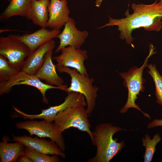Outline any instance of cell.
<instances>
[{"label": "cell", "mask_w": 162, "mask_h": 162, "mask_svg": "<svg viewBox=\"0 0 162 162\" xmlns=\"http://www.w3.org/2000/svg\"><path fill=\"white\" fill-rule=\"evenodd\" d=\"M131 7L133 11L131 14H129L128 9L124 18L114 19L109 16L108 22L99 28L117 26L120 39L134 47L132 42L134 39L131 34L134 29L142 27L147 31L159 32L162 29V2L156 0L149 4L133 3Z\"/></svg>", "instance_id": "cell-1"}, {"label": "cell", "mask_w": 162, "mask_h": 162, "mask_svg": "<svg viewBox=\"0 0 162 162\" xmlns=\"http://www.w3.org/2000/svg\"><path fill=\"white\" fill-rule=\"evenodd\" d=\"M126 130L111 123H103L97 125L92 132V144L96 147V154L89 159L88 162H109L125 146L124 140L118 142L114 139L116 133Z\"/></svg>", "instance_id": "cell-2"}, {"label": "cell", "mask_w": 162, "mask_h": 162, "mask_svg": "<svg viewBox=\"0 0 162 162\" xmlns=\"http://www.w3.org/2000/svg\"><path fill=\"white\" fill-rule=\"evenodd\" d=\"M149 55L145 60L142 65L140 68L134 66L131 68L127 72L119 73L121 77L124 80V86L128 89V97L127 102L120 110L119 112L124 113L127 112L130 108H135L141 112L146 117L151 119L149 115L143 112L139 106L136 104L135 101L138 98L137 96L140 92H143L145 88L144 84L145 79L143 78V72L144 69L147 67L149 58L155 53L154 51L153 46L151 44Z\"/></svg>", "instance_id": "cell-3"}, {"label": "cell", "mask_w": 162, "mask_h": 162, "mask_svg": "<svg viewBox=\"0 0 162 162\" xmlns=\"http://www.w3.org/2000/svg\"><path fill=\"white\" fill-rule=\"evenodd\" d=\"M83 105H76L68 108L59 112L54 121L57 132L62 134L65 130L74 128L86 132L93 139L91 126L88 119L89 116L87 109Z\"/></svg>", "instance_id": "cell-4"}, {"label": "cell", "mask_w": 162, "mask_h": 162, "mask_svg": "<svg viewBox=\"0 0 162 162\" xmlns=\"http://www.w3.org/2000/svg\"><path fill=\"white\" fill-rule=\"evenodd\" d=\"M56 68L58 72L67 73L71 78L70 84L67 88L66 92H77L85 96L87 104L86 109L90 116L95 107L98 97V88L93 85L94 79L80 74L74 68L62 67H56Z\"/></svg>", "instance_id": "cell-5"}, {"label": "cell", "mask_w": 162, "mask_h": 162, "mask_svg": "<svg viewBox=\"0 0 162 162\" xmlns=\"http://www.w3.org/2000/svg\"><path fill=\"white\" fill-rule=\"evenodd\" d=\"M17 36L12 34L0 37V54L6 57L12 66L21 71L25 60L31 52Z\"/></svg>", "instance_id": "cell-6"}, {"label": "cell", "mask_w": 162, "mask_h": 162, "mask_svg": "<svg viewBox=\"0 0 162 162\" xmlns=\"http://www.w3.org/2000/svg\"><path fill=\"white\" fill-rule=\"evenodd\" d=\"M25 85L31 86L38 89L42 96V100L46 104L49 103L46 97V91L51 89H57L66 92L67 85H63L55 86L48 85L41 82L35 75H32L21 70L11 76L6 82H0V94L8 93L12 87L15 86Z\"/></svg>", "instance_id": "cell-7"}, {"label": "cell", "mask_w": 162, "mask_h": 162, "mask_svg": "<svg viewBox=\"0 0 162 162\" xmlns=\"http://www.w3.org/2000/svg\"><path fill=\"white\" fill-rule=\"evenodd\" d=\"M18 122L16 127L26 130L30 135H36L40 138H49L55 142L63 151L65 149L64 140L62 134L58 133L54 123L43 119L38 121L33 120Z\"/></svg>", "instance_id": "cell-8"}, {"label": "cell", "mask_w": 162, "mask_h": 162, "mask_svg": "<svg viewBox=\"0 0 162 162\" xmlns=\"http://www.w3.org/2000/svg\"><path fill=\"white\" fill-rule=\"evenodd\" d=\"M87 106L85 96L82 94L74 92L68 93L64 102L61 104L54 106H50L49 108L42 110L41 112L38 114H26L18 108L13 107L14 110L20 115V116L26 120L29 119H42L50 122L54 121L57 115L59 112L66 109L76 105Z\"/></svg>", "instance_id": "cell-9"}, {"label": "cell", "mask_w": 162, "mask_h": 162, "mask_svg": "<svg viewBox=\"0 0 162 162\" xmlns=\"http://www.w3.org/2000/svg\"><path fill=\"white\" fill-rule=\"evenodd\" d=\"M61 54L53 58L57 62L56 67L75 69L81 74L88 75L84 62L88 58L86 51L68 46L61 49Z\"/></svg>", "instance_id": "cell-10"}, {"label": "cell", "mask_w": 162, "mask_h": 162, "mask_svg": "<svg viewBox=\"0 0 162 162\" xmlns=\"http://www.w3.org/2000/svg\"><path fill=\"white\" fill-rule=\"evenodd\" d=\"M88 35L87 31L78 30L74 20L69 17L63 31L57 37L60 40V44L55 52H58L62 49L68 46L80 49Z\"/></svg>", "instance_id": "cell-11"}, {"label": "cell", "mask_w": 162, "mask_h": 162, "mask_svg": "<svg viewBox=\"0 0 162 162\" xmlns=\"http://www.w3.org/2000/svg\"><path fill=\"white\" fill-rule=\"evenodd\" d=\"M12 141L20 142L25 146L31 147L36 151L46 154L56 155L65 158L66 155L56 142L38 137H32L26 135L21 136L12 135Z\"/></svg>", "instance_id": "cell-12"}, {"label": "cell", "mask_w": 162, "mask_h": 162, "mask_svg": "<svg viewBox=\"0 0 162 162\" xmlns=\"http://www.w3.org/2000/svg\"><path fill=\"white\" fill-rule=\"evenodd\" d=\"M47 27L60 29L68 21L70 11L66 0H50Z\"/></svg>", "instance_id": "cell-13"}, {"label": "cell", "mask_w": 162, "mask_h": 162, "mask_svg": "<svg viewBox=\"0 0 162 162\" xmlns=\"http://www.w3.org/2000/svg\"><path fill=\"white\" fill-rule=\"evenodd\" d=\"M55 44V41L52 39L31 52L25 60L21 70L30 75H35L42 65L46 54L53 50Z\"/></svg>", "instance_id": "cell-14"}, {"label": "cell", "mask_w": 162, "mask_h": 162, "mask_svg": "<svg viewBox=\"0 0 162 162\" xmlns=\"http://www.w3.org/2000/svg\"><path fill=\"white\" fill-rule=\"evenodd\" d=\"M61 33L59 29L49 30L42 28L30 34L18 35L19 39L28 46L31 52L44 43L57 37Z\"/></svg>", "instance_id": "cell-15"}, {"label": "cell", "mask_w": 162, "mask_h": 162, "mask_svg": "<svg viewBox=\"0 0 162 162\" xmlns=\"http://www.w3.org/2000/svg\"><path fill=\"white\" fill-rule=\"evenodd\" d=\"M52 53L53 50L46 53L42 65L35 75L48 85L60 86L63 85L64 81L57 73L56 64H53L52 60Z\"/></svg>", "instance_id": "cell-16"}, {"label": "cell", "mask_w": 162, "mask_h": 162, "mask_svg": "<svg viewBox=\"0 0 162 162\" xmlns=\"http://www.w3.org/2000/svg\"><path fill=\"white\" fill-rule=\"evenodd\" d=\"M49 0H33L26 17L35 25L42 28L47 27L49 19Z\"/></svg>", "instance_id": "cell-17"}, {"label": "cell", "mask_w": 162, "mask_h": 162, "mask_svg": "<svg viewBox=\"0 0 162 162\" xmlns=\"http://www.w3.org/2000/svg\"><path fill=\"white\" fill-rule=\"evenodd\" d=\"M0 142V162H15L19 157L25 153V146L22 143L16 142L9 143V137L4 136Z\"/></svg>", "instance_id": "cell-18"}, {"label": "cell", "mask_w": 162, "mask_h": 162, "mask_svg": "<svg viewBox=\"0 0 162 162\" xmlns=\"http://www.w3.org/2000/svg\"><path fill=\"white\" fill-rule=\"evenodd\" d=\"M33 0H11L5 10L1 14V20H6L15 16L26 17Z\"/></svg>", "instance_id": "cell-19"}, {"label": "cell", "mask_w": 162, "mask_h": 162, "mask_svg": "<svg viewBox=\"0 0 162 162\" xmlns=\"http://www.w3.org/2000/svg\"><path fill=\"white\" fill-rule=\"evenodd\" d=\"M161 140L160 134H155L151 139L149 135L146 134L142 139V145L145 147L143 156L144 162H151L154 154L156 151L157 144Z\"/></svg>", "instance_id": "cell-20"}, {"label": "cell", "mask_w": 162, "mask_h": 162, "mask_svg": "<svg viewBox=\"0 0 162 162\" xmlns=\"http://www.w3.org/2000/svg\"><path fill=\"white\" fill-rule=\"evenodd\" d=\"M147 67L149 69L147 72L152 77L154 83L156 102L162 106V76L157 70L154 64H148Z\"/></svg>", "instance_id": "cell-21"}, {"label": "cell", "mask_w": 162, "mask_h": 162, "mask_svg": "<svg viewBox=\"0 0 162 162\" xmlns=\"http://www.w3.org/2000/svg\"><path fill=\"white\" fill-rule=\"evenodd\" d=\"M20 71L12 66L7 58L0 54V82L7 81L12 76Z\"/></svg>", "instance_id": "cell-22"}, {"label": "cell", "mask_w": 162, "mask_h": 162, "mask_svg": "<svg viewBox=\"0 0 162 162\" xmlns=\"http://www.w3.org/2000/svg\"><path fill=\"white\" fill-rule=\"evenodd\" d=\"M25 153L33 162H60L58 156L53 155L50 156L48 154L39 152L33 148L25 146Z\"/></svg>", "instance_id": "cell-23"}, {"label": "cell", "mask_w": 162, "mask_h": 162, "mask_svg": "<svg viewBox=\"0 0 162 162\" xmlns=\"http://www.w3.org/2000/svg\"><path fill=\"white\" fill-rule=\"evenodd\" d=\"M158 126L162 127V119H154L148 125V128H151Z\"/></svg>", "instance_id": "cell-24"}, {"label": "cell", "mask_w": 162, "mask_h": 162, "mask_svg": "<svg viewBox=\"0 0 162 162\" xmlns=\"http://www.w3.org/2000/svg\"><path fill=\"white\" fill-rule=\"evenodd\" d=\"M17 161L18 162H33L32 160L26 154L20 156L18 158Z\"/></svg>", "instance_id": "cell-25"}, {"label": "cell", "mask_w": 162, "mask_h": 162, "mask_svg": "<svg viewBox=\"0 0 162 162\" xmlns=\"http://www.w3.org/2000/svg\"><path fill=\"white\" fill-rule=\"evenodd\" d=\"M103 0H96L95 2L96 7H99L102 3Z\"/></svg>", "instance_id": "cell-26"}, {"label": "cell", "mask_w": 162, "mask_h": 162, "mask_svg": "<svg viewBox=\"0 0 162 162\" xmlns=\"http://www.w3.org/2000/svg\"><path fill=\"white\" fill-rule=\"evenodd\" d=\"M159 2H162V0H159Z\"/></svg>", "instance_id": "cell-27"}, {"label": "cell", "mask_w": 162, "mask_h": 162, "mask_svg": "<svg viewBox=\"0 0 162 162\" xmlns=\"http://www.w3.org/2000/svg\"><path fill=\"white\" fill-rule=\"evenodd\" d=\"M9 2H10V1H11V0H7Z\"/></svg>", "instance_id": "cell-28"}, {"label": "cell", "mask_w": 162, "mask_h": 162, "mask_svg": "<svg viewBox=\"0 0 162 162\" xmlns=\"http://www.w3.org/2000/svg\"><path fill=\"white\" fill-rule=\"evenodd\" d=\"M63 0V1H64V0Z\"/></svg>", "instance_id": "cell-29"}, {"label": "cell", "mask_w": 162, "mask_h": 162, "mask_svg": "<svg viewBox=\"0 0 162 162\" xmlns=\"http://www.w3.org/2000/svg\"></svg>", "instance_id": "cell-30"}]
</instances>
